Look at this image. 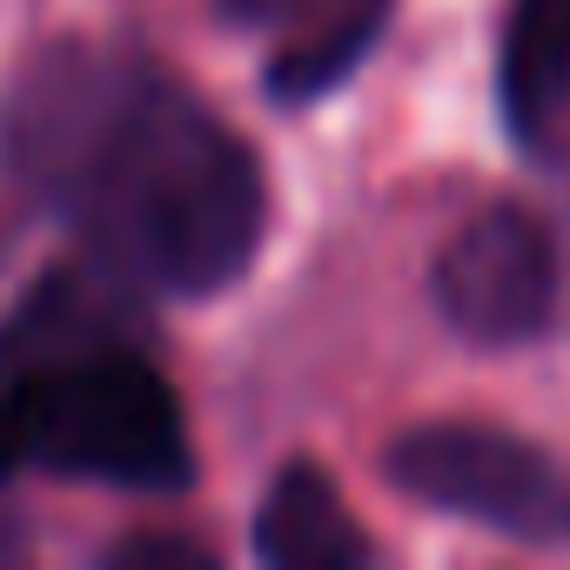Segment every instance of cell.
Segmentation results:
<instances>
[{"label": "cell", "instance_id": "6da1fadb", "mask_svg": "<svg viewBox=\"0 0 570 570\" xmlns=\"http://www.w3.org/2000/svg\"><path fill=\"white\" fill-rule=\"evenodd\" d=\"M8 168L141 289L215 296L255 262L268 181L161 61L48 41L0 108Z\"/></svg>", "mask_w": 570, "mask_h": 570}, {"label": "cell", "instance_id": "3957f363", "mask_svg": "<svg viewBox=\"0 0 570 570\" xmlns=\"http://www.w3.org/2000/svg\"><path fill=\"white\" fill-rule=\"evenodd\" d=\"M383 476L436 510L523 543H570V476L550 450L497 423H423L383 450Z\"/></svg>", "mask_w": 570, "mask_h": 570}, {"label": "cell", "instance_id": "8992f818", "mask_svg": "<svg viewBox=\"0 0 570 570\" xmlns=\"http://www.w3.org/2000/svg\"><path fill=\"white\" fill-rule=\"evenodd\" d=\"M255 557L275 570H356L370 563V537L316 463H289L262 497Z\"/></svg>", "mask_w": 570, "mask_h": 570}, {"label": "cell", "instance_id": "9c48e42d", "mask_svg": "<svg viewBox=\"0 0 570 570\" xmlns=\"http://www.w3.org/2000/svg\"><path fill=\"white\" fill-rule=\"evenodd\" d=\"M108 563H121V570H208L215 563V550L208 543H188V537H121L115 550H108Z\"/></svg>", "mask_w": 570, "mask_h": 570}, {"label": "cell", "instance_id": "277c9868", "mask_svg": "<svg viewBox=\"0 0 570 570\" xmlns=\"http://www.w3.org/2000/svg\"><path fill=\"white\" fill-rule=\"evenodd\" d=\"M436 309L450 316V330H463L470 343L510 350L550 330L557 309V248L550 228L523 208V202H490L476 208L436 255Z\"/></svg>", "mask_w": 570, "mask_h": 570}, {"label": "cell", "instance_id": "7a4b0ae2", "mask_svg": "<svg viewBox=\"0 0 570 570\" xmlns=\"http://www.w3.org/2000/svg\"><path fill=\"white\" fill-rule=\"evenodd\" d=\"M14 470L88 476L115 490H188L195 450L168 376L148 350L0 370V483Z\"/></svg>", "mask_w": 570, "mask_h": 570}, {"label": "cell", "instance_id": "8fae6325", "mask_svg": "<svg viewBox=\"0 0 570 570\" xmlns=\"http://www.w3.org/2000/svg\"><path fill=\"white\" fill-rule=\"evenodd\" d=\"M0 557H21V530L8 517H0Z\"/></svg>", "mask_w": 570, "mask_h": 570}, {"label": "cell", "instance_id": "30bf717a", "mask_svg": "<svg viewBox=\"0 0 570 570\" xmlns=\"http://www.w3.org/2000/svg\"><path fill=\"white\" fill-rule=\"evenodd\" d=\"M215 14L235 28H268V21H296L303 0H215Z\"/></svg>", "mask_w": 570, "mask_h": 570}, {"label": "cell", "instance_id": "5b68a950", "mask_svg": "<svg viewBox=\"0 0 570 570\" xmlns=\"http://www.w3.org/2000/svg\"><path fill=\"white\" fill-rule=\"evenodd\" d=\"M95 350H148V309H141V282L88 248L48 268L14 303V316L0 323V370L68 363Z\"/></svg>", "mask_w": 570, "mask_h": 570}, {"label": "cell", "instance_id": "ba28073f", "mask_svg": "<svg viewBox=\"0 0 570 570\" xmlns=\"http://www.w3.org/2000/svg\"><path fill=\"white\" fill-rule=\"evenodd\" d=\"M390 28V0H303L296 35L262 68L275 101H316L330 95Z\"/></svg>", "mask_w": 570, "mask_h": 570}, {"label": "cell", "instance_id": "52a82bcc", "mask_svg": "<svg viewBox=\"0 0 570 570\" xmlns=\"http://www.w3.org/2000/svg\"><path fill=\"white\" fill-rule=\"evenodd\" d=\"M503 115L537 148L570 108V0H517L503 28Z\"/></svg>", "mask_w": 570, "mask_h": 570}]
</instances>
